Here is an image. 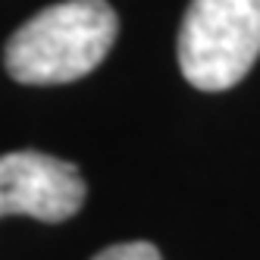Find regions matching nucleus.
Wrapping results in <instances>:
<instances>
[{
    "mask_svg": "<svg viewBox=\"0 0 260 260\" xmlns=\"http://www.w3.org/2000/svg\"><path fill=\"white\" fill-rule=\"evenodd\" d=\"M116 31L119 19L107 0H63L10 35L4 66L22 85H66L104 63Z\"/></svg>",
    "mask_w": 260,
    "mask_h": 260,
    "instance_id": "obj_1",
    "label": "nucleus"
},
{
    "mask_svg": "<svg viewBox=\"0 0 260 260\" xmlns=\"http://www.w3.org/2000/svg\"><path fill=\"white\" fill-rule=\"evenodd\" d=\"M176 53L198 91L238 85L260 57V0H191Z\"/></svg>",
    "mask_w": 260,
    "mask_h": 260,
    "instance_id": "obj_2",
    "label": "nucleus"
},
{
    "mask_svg": "<svg viewBox=\"0 0 260 260\" xmlns=\"http://www.w3.org/2000/svg\"><path fill=\"white\" fill-rule=\"evenodd\" d=\"M85 179L76 163L41 151L0 157V216L19 213L41 222H63L85 204Z\"/></svg>",
    "mask_w": 260,
    "mask_h": 260,
    "instance_id": "obj_3",
    "label": "nucleus"
},
{
    "mask_svg": "<svg viewBox=\"0 0 260 260\" xmlns=\"http://www.w3.org/2000/svg\"><path fill=\"white\" fill-rule=\"evenodd\" d=\"M91 260H163V257H160L157 245H151V241H119V245L104 248Z\"/></svg>",
    "mask_w": 260,
    "mask_h": 260,
    "instance_id": "obj_4",
    "label": "nucleus"
}]
</instances>
